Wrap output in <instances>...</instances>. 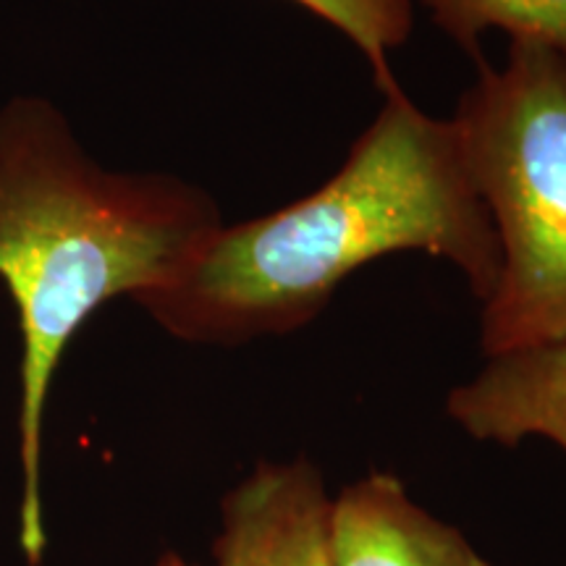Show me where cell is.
<instances>
[{"label":"cell","mask_w":566,"mask_h":566,"mask_svg":"<svg viewBox=\"0 0 566 566\" xmlns=\"http://www.w3.org/2000/svg\"><path fill=\"white\" fill-rule=\"evenodd\" d=\"M344 166L313 195L210 233L166 286L137 296L163 331L192 344H247L304 328L359 268L424 252L485 302L501 252L451 118L396 87Z\"/></svg>","instance_id":"obj_1"},{"label":"cell","mask_w":566,"mask_h":566,"mask_svg":"<svg viewBox=\"0 0 566 566\" xmlns=\"http://www.w3.org/2000/svg\"><path fill=\"white\" fill-rule=\"evenodd\" d=\"M205 189L92 160L48 97L0 108V281L21 331L19 546L45 554L42 424L55 367L105 302L166 286L221 226Z\"/></svg>","instance_id":"obj_2"},{"label":"cell","mask_w":566,"mask_h":566,"mask_svg":"<svg viewBox=\"0 0 566 566\" xmlns=\"http://www.w3.org/2000/svg\"><path fill=\"white\" fill-rule=\"evenodd\" d=\"M451 122L501 252L485 357L566 344V55L512 40L501 66L480 63Z\"/></svg>","instance_id":"obj_3"},{"label":"cell","mask_w":566,"mask_h":566,"mask_svg":"<svg viewBox=\"0 0 566 566\" xmlns=\"http://www.w3.org/2000/svg\"><path fill=\"white\" fill-rule=\"evenodd\" d=\"M331 506L307 457L260 462L226 493L216 566H336Z\"/></svg>","instance_id":"obj_4"},{"label":"cell","mask_w":566,"mask_h":566,"mask_svg":"<svg viewBox=\"0 0 566 566\" xmlns=\"http://www.w3.org/2000/svg\"><path fill=\"white\" fill-rule=\"evenodd\" d=\"M336 566H491L391 472L354 480L331 506Z\"/></svg>","instance_id":"obj_5"},{"label":"cell","mask_w":566,"mask_h":566,"mask_svg":"<svg viewBox=\"0 0 566 566\" xmlns=\"http://www.w3.org/2000/svg\"><path fill=\"white\" fill-rule=\"evenodd\" d=\"M446 415L475 441L543 438L566 451V344L488 357L475 378L446 396Z\"/></svg>","instance_id":"obj_6"},{"label":"cell","mask_w":566,"mask_h":566,"mask_svg":"<svg viewBox=\"0 0 566 566\" xmlns=\"http://www.w3.org/2000/svg\"><path fill=\"white\" fill-rule=\"evenodd\" d=\"M441 32L480 55V38L491 30L512 40L537 42L566 55V0H420Z\"/></svg>","instance_id":"obj_7"},{"label":"cell","mask_w":566,"mask_h":566,"mask_svg":"<svg viewBox=\"0 0 566 566\" xmlns=\"http://www.w3.org/2000/svg\"><path fill=\"white\" fill-rule=\"evenodd\" d=\"M292 3L328 21L354 42V48L370 63L375 82L384 90V95L399 87L388 59L412 34V0H292Z\"/></svg>","instance_id":"obj_8"},{"label":"cell","mask_w":566,"mask_h":566,"mask_svg":"<svg viewBox=\"0 0 566 566\" xmlns=\"http://www.w3.org/2000/svg\"><path fill=\"white\" fill-rule=\"evenodd\" d=\"M158 566H197V564H189L187 558H181L179 554H174V551H171V554H166L160 558Z\"/></svg>","instance_id":"obj_9"}]
</instances>
